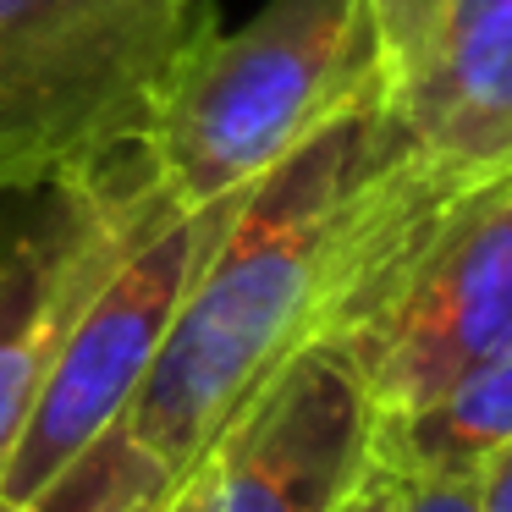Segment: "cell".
Instances as JSON below:
<instances>
[{"label": "cell", "instance_id": "cell-6", "mask_svg": "<svg viewBox=\"0 0 512 512\" xmlns=\"http://www.w3.org/2000/svg\"><path fill=\"white\" fill-rule=\"evenodd\" d=\"M375 419H397L512 347V182L468 199L336 342Z\"/></svg>", "mask_w": 512, "mask_h": 512}, {"label": "cell", "instance_id": "cell-16", "mask_svg": "<svg viewBox=\"0 0 512 512\" xmlns=\"http://www.w3.org/2000/svg\"><path fill=\"white\" fill-rule=\"evenodd\" d=\"M160 496H166V490H160ZM160 496H155V501H144V507H138V512H155V507H160Z\"/></svg>", "mask_w": 512, "mask_h": 512}, {"label": "cell", "instance_id": "cell-2", "mask_svg": "<svg viewBox=\"0 0 512 512\" xmlns=\"http://www.w3.org/2000/svg\"><path fill=\"white\" fill-rule=\"evenodd\" d=\"M512 182V0H446L424 56L375 100L314 342H336L468 199Z\"/></svg>", "mask_w": 512, "mask_h": 512}, {"label": "cell", "instance_id": "cell-8", "mask_svg": "<svg viewBox=\"0 0 512 512\" xmlns=\"http://www.w3.org/2000/svg\"><path fill=\"white\" fill-rule=\"evenodd\" d=\"M375 413L342 353L309 342L204 452L210 512H336L369 463Z\"/></svg>", "mask_w": 512, "mask_h": 512}, {"label": "cell", "instance_id": "cell-10", "mask_svg": "<svg viewBox=\"0 0 512 512\" xmlns=\"http://www.w3.org/2000/svg\"><path fill=\"white\" fill-rule=\"evenodd\" d=\"M177 474L155 463L122 424L100 435L89 452H78L45 490H34L28 501L6 512H138L144 501H155Z\"/></svg>", "mask_w": 512, "mask_h": 512}, {"label": "cell", "instance_id": "cell-12", "mask_svg": "<svg viewBox=\"0 0 512 512\" xmlns=\"http://www.w3.org/2000/svg\"><path fill=\"white\" fill-rule=\"evenodd\" d=\"M336 512H402V474L369 452L364 474L353 479V490H347V501Z\"/></svg>", "mask_w": 512, "mask_h": 512}, {"label": "cell", "instance_id": "cell-11", "mask_svg": "<svg viewBox=\"0 0 512 512\" xmlns=\"http://www.w3.org/2000/svg\"><path fill=\"white\" fill-rule=\"evenodd\" d=\"M441 6L446 0H364L369 28H375V56H380V78H386V89L408 78L413 61L424 56L435 23H441Z\"/></svg>", "mask_w": 512, "mask_h": 512}, {"label": "cell", "instance_id": "cell-9", "mask_svg": "<svg viewBox=\"0 0 512 512\" xmlns=\"http://www.w3.org/2000/svg\"><path fill=\"white\" fill-rule=\"evenodd\" d=\"M512 441V347L468 369L430 402L397 419H375L369 452L402 479H474Z\"/></svg>", "mask_w": 512, "mask_h": 512}, {"label": "cell", "instance_id": "cell-4", "mask_svg": "<svg viewBox=\"0 0 512 512\" xmlns=\"http://www.w3.org/2000/svg\"><path fill=\"white\" fill-rule=\"evenodd\" d=\"M204 0H0V193L138 155Z\"/></svg>", "mask_w": 512, "mask_h": 512}, {"label": "cell", "instance_id": "cell-15", "mask_svg": "<svg viewBox=\"0 0 512 512\" xmlns=\"http://www.w3.org/2000/svg\"><path fill=\"white\" fill-rule=\"evenodd\" d=\"M155 512H210V463L199 457L193 468H182L166 485V496H160Z\"/></svg>", "mask_w": 512, "mask_h": 512}, {"label": "cell", "instance_id": "cell-1", "mask_svg": "<svg viewBox=\"0 0 512 512\" xmlns=\"http://www.w3.org/2000/svg\"><path fill=\"white\" fill-rule=\"evenodd\" d=\"M375 100H358L292 149L243 199L193 276L122 430L166 474L193 468L298 347L314 342L336 226L364 160Z\"/></svg>", "mask_w": 512, "mask_h": 512}, {"label": "cell", "instance_id": "cell-7", "mask_svg": "<svg viewBox=\"0 0 512 512\" xmlns=\"http://www.w3.org/2000/svg\"><path fill=\"white\" fill-rule=\"evenodd\" d=\"M160 204L171 193L155 182L144 149L89 177L0 193V474L67 325Z\"/></svg>", "mask_w": 512, "mask_h": 512}, {"label": "cell", "instance_id": "cell-13", "mask_svg": "<svg viewBox=\"0 0 512 512\" xmlns=\"http://www.w3.org/2000/svg\"><path fill=\"white\" fill-rule=\"evenodd\" d=\"M402 512H479L474 479H402Z\"/></svg>", "mask_w": 512, "mask_h": 512}, {"label": "cell", "instance_id": "cell-14", "mask_svg": "<svg viewBox=\"0 0 512 512\" xmlns=\"http://www.w3.org/2000/svg\"><path fill=\"white\" fill-rule=\"evenodd\" d=\"M474 507L479 512H512V441L474 474Z\"/></svg>", "mask_w": 512, "mask_h": 512}, {"label": "cell", "instance_id": "cell-3", "mask_svg": "<svg viewBox=\"0 0 512 512\" xmlns=\"http://www.w3.org/2000/svg\"><path fill=\"white\" fill-rule=\"evenodd\" d=\"M380 89L364 0H265L237 34L199 28L160 94L144 160L182 210L237 199Z\"/></svg>", "mask_w": 512, "mask_h": 512}, {"label": "cell", "instance_id": "cell-5", "mask_svg": "<svg viewBox=\"0 0 512 512\" xmlns=\"http://www.w3.org/2000/svg\"><path fill=\"white\" fill-rule=\"evenodd\" d=\"M248 193L199 204V210L160 204L138 226V237L111 265V276L89 292V303L61 336L45 391H39L34 413H28L12 457H6V474H0V512L45 490L72 457L89 452L111 424H122L127 402L144 386L193 276L215 254V243L226 237Z\"/></svg>", "mask_w": 512, "mask_h": 512}]
</instances>
